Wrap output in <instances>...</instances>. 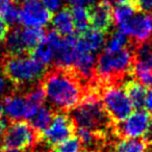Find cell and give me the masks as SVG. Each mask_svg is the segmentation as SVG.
Returning a JSON list of instances; mask_svg holds the SVG:
<instances>
[{
	"label": "cell",
	"instance_id": "cell-1",
	"mask_svg": "<svg viewBox=\"0 0 152 152\" xmlns=\"http://www.w3.org/2000/svg\"><path fill=\"white\" fill-rule=\"evenodd\" d=\"M41 87L52 107L61 112L75 108L87 91L73 70L58 67L45 73Z\"/></svg>",
	"mask_w": 152,
	"mask_h": 152
},
{
	"label": "cell",
	"instance_id": "cell-16",
	"mask_svg": "<svg viewBox=\"0 0 152 152\" xmlns=\"http://www.w3.org/2000/svg\"><path fill=\"white\" fill-rule=\"evenodd\" d=\"M51 23L53 30L56 31L59 36L68 37L74 34L75 26L70 9H63L56 12V14L51 19Z\"/></svg>",
	"mask_w": 152,
	"mask_h": 152
},
{
	"label": "cell",
	"instance_id": "cell-8",
	"mask_svg": "<svg viewBox=\"0 0 152 152\" xmlns=\"http://www.w3.org/2000/svg\"><path fill=\"white\" fill-rule=\"evenodd\" d=\"M52 19V13L47 10L42 0H21L19 23L24 27L43 28Z\"/></svg>",
	"mask_w": 152,
	"mask_h": 152
},
{
	"label": "cell",
	"instance_id": "cell-15",
	"mask_svg": "<svg viewBox=\"0 0 152 152\" xmlns=\"http://www.w3.org/2000/svg\"><path fill=\"white\" fill-rule=\"evenodd\" d=\"M78 43L83 50L95 53L102 49L105 43L104 34L94 28H89L78 36Z\"/></svg>",
	"mask_w": 152,
	"mask_h": 152
},
{
	"label": "cell",
	"instance_id": "cell-13",
	"mask_svg": "<svg viewBox=\"0 0 152 152\" xmlns=\"http://www.w3.org/2000/svg\"><path fill=\"white\" fill-rule=\"evenodd\" d=\"M78 51V36L73 34L71 36L63 37L54 52V61L56 67L72 69Z\"/></svg>",
	"mask_w": 152,
	"mask_h": 152
},
{
	"label": "cell",
	"instance_id": "cell-25",
	"mask_svg": "<svg viewBox=\"0 0 152 152\" xmlns=\"http://www.w3.org/2000/svg\"><path fill=\"white\" fill-rule=\"evenodd\" d=\"M0 17L4 20L9 26L19 23V7H17V3L14 2L13 0L7 3L2 11L0 12Z\"/></svg>",
	"mask_w": 152,
	"mask_h": 152
},
{
	"label": "cell",
	"instance_id": "cell-20",
	"mask_svg": "<svg viewBox=\"0 0 152 152\" xmlns=\"http://www.w3.org/2000/svg\"><path fill=\"white\" fill-rule=\"evenodd\" d=\"M5 50L7 55H19L24 54L26 52L22 42L20 28H14L13 30L9 31L5 39Z\"/></svg>",
	"mask_w": 152,
	"mask_h": 152
},
{
	"label": "cell",
	"instance_id": "cell-6",
	"mask_svg": "<svg viewBox=\"0 0 152 152\" xmlns=\"http://www.w3.org/2000/svg\"><path fill=\"white\" fill-rule=\"evenodd\" d=\"M40 141L39 134L26 121H13L4 131L2 146L23 151Z\"/></svg>",
	"mask_w": 152,
	"mask_h": 152
},
{
	"label": "cell",
	"instance_id": "cell-21",
	"mask_svg": "<svg viewBox=\"0 0 152 152\" xmlns=\"http://www.w3.org/2000/svg\"><path fill=\"white\" fill-rule=\"evenodd\" d=\"M30 55L43 66L47 67L54 61V48L44 39L43 42L30 52Z\"/></svg>",
	"mask_w": 152,
	"mask_h": 152
},
{
	"label": "cell",
	"instance_id": "cell-31",
	"mask_svg": "<svg viewBox=\"0 0 152 152\" xmlns=\"http://www.w3.org/2000/svg\"><path fill=\"white\" fill-rule=\"evenodd\" d=\"M42 1L49 12L54 13V12L61 11L65 0H42Z\"/></svg>",
	"mask_w": 152,
	"mask_h": 152
},
{
	"label": "cell",
	"instance_id": "cell-29",
	"mask_svg": "<svg viewBox=\"0 0 152 152\" xmlns=\"http://www.w3.org/2000/svg\"><path fill=\"white\" fill-rule=\"evenodd\" d=\"M130 3L135 11L141 13L149 14L152 12V0H131Z\"/></svg>",
	"mask_w": 152,
	"mask_h": 152
},
{
	"label": "cell",
	"instance_id": "cell-39",
	"mask_svg": "<svg viewBox=\"0 0 152 152\" xmlns=\"http://www.w3.org/2000/svg\"><path fill=\"white\" fill-rule=\"evenodd\" d=\"M11 0H0V12L2 11V9L5 7V4L7 3H9Z\"/></svg>",
	"mask_w": 152,
	"mask_h": 152
},
{
	"label": "cell",
	"instance_id": "cell-3",
	"mask_svg": "<svg viewBox=\"0 0 152 152\" xmlns=\"http://www.w3.org/2000/svg\"><path fill=\"white\" fill-rule=\"evenodd\" d=\"M2 72L15 87H22L42 79L46 67L31 55H7L2 61Z\"/></svg>",
	"mask_w": 152,
	"mask_h": 152
},
{
	"label": "cell",
	"instance_id": "cell-19",
	"mask_svg": "<svg viewBox=\"0 0 152 152\" xmlns=\"http://www.w3.org/2000/svg\"><path fill=\"white\" fill-rule=\"evenodd\" d=\"M53 116H54V113H53V110L51 108L47 107L45 105H42L37 110L36 114L29 119V124L31 125L32 128L39 134V139H40L41 133L49 126Z\"/></svg>",
	"mask_w": 152,
	"mask_h": 152
},
{
	"label": "cell",
	"instance_id": "cell-18",
	"mask_svg": "<svg viewBox=\"0 0 152 152\" xmlns=\"http://www.w3.org/2000/svg\"><path fill=\"white\" fill-rule=\"evenodd\" d=\"M20 34H21L22 42H23L24 48L26 52H31L40 43L43 42L45 39V34L43 28L36 27H24L20 28Z\"/></svg>",
	"mask_w": 152,
	"mask_h": 152
},
{
	"label": "cell",
	"instance_id": "cell-7",
	"mask_svg": "<svg viewBox=\"0 0 152 152\" xmlns=\"http://www.w3.org/2000/svg\"><path fill=\"white\" fill-rule=\"evenodd\" d=\"M76 125L70 115L65 112L54 114L49 126L40 134V141L48 147H54L75 135Z\"/></svg>",
	"mask_w": 152,
	"mask_h": 152
},
{
	"label": "cell",
	"instance_id": "cell-9",
	"mask_svg": "<svg viewBox=\"0 0 152 152\" xmlns=\"http://www.w3.org/2000/svg\"><path fill=\"white\" fill-rule=\"evenodd\" d=\"M151 114L145 110H135L125 120L117 123L116 132L122 139H140L148 130Z\"/></svg>",
	"mask_w": 152,
	"mask_h": 152
},
{
	"label": "cell",
	"instance_id": "cell-37",
	"mask_svg": "<svg viewBox=\"0 0 152 152\" xmlns=\"http://www.w3.org/2000/svg\"><path fill=\"white\" fill-rule=\"evenodd\" d=\"M0 152H21L20 150L15 149V148H9V147H1L0 148Z\"/></svg>",
	"mask_w": 152,
	"mask_h": 152
},
{
	"label": "cell",
	"instance_id": "cell-36",
	"mask_svg": "<svg viewBox=\"0 0 152 152\" xmlns=\"http://www.w3.org/2000/svg\"><path fill=\"white\" fill-rule=\"evenodd\" d=\"M7 123H5L4 120L0 119V141L3 139V134H4V131L7 129Z\"/></svg>",
	"mask_w": 152,
	"mask_h": 152
},
{
	"label": "cell",
	"instance_id": "cell-38",
	"mask_svg": "<svg viewBox=\"0 0 152 152\" xmlns=\"http://www.w3.org/2000/svg\"><path fill=\"white\" fill-rule=\"evenodd\" d=\"M4 116V106H3V101L0 100V119H2Z\"/></svg>",
	"mask_w": 152,
	"mask_h": 152
},
{
	"label": "cell",
	"instance_id": "cell-24",
	"mask_svg": "<svg viewBox=\"0 0 152 152\" xmlns=\"http://www.w3.org/2000/svg\"><path fill=\"white\" fill-rule=\"evenodd\" d=\"M135 12L137 11L131 3H122V4H118L115 9H113V16H114L115 22L119 26L128 21L134 15Z\"/></svg>",
	"mask_w": 152,
	"mask_h": 152
},
{
	"label": "cell",
	"instance_id": "cell-22",
	"mask_svg": "<svg viewBox=\"0 0 152 152\" xmlns=\"http://www.w3.org/2000/svg\"><path fill=\"white\" fill-rule=\"evenodd\" d=\"M147 143L140 139H122L115 145L114 152H146Z\"/></svg>",
	"mask_w": 152,
	"mask_h": 152
},
{
	"label": "cell",
	"instance_id": "cell-34",
	"mask_svg": "<svg viewBox=\"0 0 152 152\" xmlns=\"http://www.w3.org/2000/svg\"><path fill=\"white\" fill-rule=\"evenodd\" d=\"M7 34H9V25L0 17V43L5 41Z\"/></svg>",
	"mask_w": 152,
	"mask_h": 152
},
{
	"label": "cell",
	"instance_id": "cell-14",
	"mask_svg": "<svg viewBox=\"0 0 152 152\" xmlns=\"http://www.w3.org/2000/svg\"><path fill=\"white\" fill-rule=\"evenodd\" d=\"M114 16L110 0H101L90 9V25L92 28L105 34L113 25Z\"/></svg>",
	"mask_w": 152,
	"mask_h": 152
},
{
	"label": "cell",
	"instance_id": "cell-35",
	"mask_svg": "<svg viewBox=\"0 0 152 152\" xmlns=\"http://www.w3.org/2000/svg\"><path fill=\"white\" fill-rule=\"evenodd\" d=\"M145 141L146 143L148 144H151L152 145V116H151V119H150V123H149V126H148V130L145 134Z\"/></svg>",
	"mask_w": 152,
	"mask_h": 152
},
{
	"label": "cell",
	"instance_id": "cell-11",
	"mask_svg": "<svg viewBox=\"0 0 152 152\" xmlns=\"http://www.w3.org/2000/svg\"><path fill=\"white\" fill-rule=\"evenodd\" d=\"M119 30L137 42L145 43L152 36V19L148 14H134L128 21L119 25Z\"/></svg>",
	"mask_w": 152,
	"mask_h": 152
},
{
	"label": "cell",
	"instance_id": "cell-17",
	"mask_svg": "<svg viewBox=\"0 0 152 152\" xmlns=\"http://www.w3.org/2000/svg\"><path fill=\"white\" fill-rule=\"evenodd\" d=\"M123 88H124L125 92L130 100L132 107L135 110H143L144 100H145L148 88L142 85L137 80H133V79L125 81Z\"/></svg>",
	"mask_w": 152,
	"mask_h": 152
},
{
	"label": "cell",
	"instance_id": "cell-4",
	"mask_svg": "<svg viewBox=\"0 0 152 152\" xmlns=\"http://www.w3.org/2000/svg\"><path fill=\"white\" fill-rule=\"evenodd\" d=\"M133 57V53L127 47L117 51L104 49L96 61L95 78L106 85L121 78L131 71Z\"/></svg>",
	"mask_w": 152,
	"mask_h": 152
},
{
	"label": "cell",
	"instance_id": "cell-26",
	"mask_svg": "<svg viewBox=\"0 0 152 152\" xmlns=\"http://www.w3.org/2000/svg\"><path fill=\"white\" fill-rule=\"evenodd\" d=\"M52 152H83V148L78 137L73 135L63 143L52 147Z\"/></svg>",
	"mask_w": 152,
	"mask_h": 152
},
{
	"label": "cell",
	"instance_id": "cell-41",
	"mask_svg": "<svg viewBox=\"0 0 152 152\" xmlns=\"http://www.w3.org/2000/svg\"><path fill=\"white\" fill-rule=\"evenodd\" d=\"M151 152H152V151H151Z\"/></svg>",
	"mask_w": 152,
	"mask_h": 152
},
{
	"label": "cell",
	"instance_id": "cell-40",
	"mask_svg": "<svg viewBox=\"0 0 152 152\" xmlns=\"http://www.w3.org/2000/svg\"><path fill=\"white\" fill-rule=\"evenodd\" d=\"M117 2H119V4H122V3H130L131 0H116Z\"/></svg>",
	"mask_w": 152,
	"mask_h": 152
},
{
	"label": "cell",
	"instance_id": "cell-28",
	"mask_svg": "<svg viewBox=\"0 0 152 152\" xmlns=\"http://www.w3.org/2000/svg\"><path fill=\"white\" fill-rule=\"evenodd\" d=\"M26 99H27L28 103L34 108H40L43 105L45 101V93L43 91L42 87L41 86H37V87L30 89L27 92V94L25 95Z\"/></svg>",
	"mask_w": 152,
	"mask_h": 152
},
{
	"label": "cell",
	"instance_id": "cell-2",
	"mask_svg": "<svg viewBox=\"0 0 152 152\" xmlns=\"http://www.w3.org/2000/svg\"><path fill=\"white\" fill-rule=\"evenodd\" d=\"M72 112V119L76 127H83L95 132L106 135L112 120L106 114L101 103L99 89L94 87L87 88L81 101Z\"/></svg>",
	"mask_w": 152,
	"mask_h": 152
},
{
	"label": "cell",
	"instance_id": "cell-10",
	"mask_svg": "<svg viewBox=\"0 0 152 152\" xmlns=\"http://www.w3.org/2000/svg\"><path fill=\"white\" fill-rule=\"evenodd\" d=\"M131 71L139 83L147 88L152 87V44L142 43L135 51Z\"/></svg>",
	"mask_w": 152,
	"mask_h": 152
},
{
	"label": "cell",
	"instance_id": "cell-30",
	"mask_svg": "<svg viewBox=\"0 0 152 152\" xmlns=\"http://www.w3.org/2000/svg\"><path fill=\"white\" fill-rule=\"evenodd\" d=\"M97 0H66L69 7H87V9H92L95 5Z\"/></svg>",
	"mask_w": 152,
	"mask_h": 152
},
{
	"label": "cell",
	"instance_id": "cell-12",
	"mask_svg": "<svg viewBox=\"0 0 152 152\" xmlns=\"http://www.w3.org/2000/svg\"><path fill=\"white\" fill-rule=\"evenodd\" d=\"M4 106V115L12 121H20L23 119L29 120L38 110L29 105L25 95L10 94L2 100Z\"/></svg>",
	"mask_w": 152,
	"mask_h": 152
},
{
	"label": "cell",
	"instance_id": "cell-32",
	"mask_svg": "<svg viewBox=\"0 0 152 152\" xmlns=\"http://www.w3.org/2000/svg\"><path fill=\"white\" fill-rule=\"evenodd\" d=\"M10 83H12L7 79V76L3 74V72L0 71V96H3L5 93H7L10 91Z\"/></svg>",
	"mask_w": 152,
	"mask_h": 152
},
{
	"label": "cell",
	"instance_id": "cell-23",
	"mask_svg": "<svg viewBox=\"0 0 152 152\" xmlns=\"http://www.w3.org/2000/svg\"><path fill=\"white\" fill-rule=\"evenodd\" d=\"M71 15L73 18L75 30L83 32L90 28V9L87 7H70Z\"/></svg>",
	"mask_w": 152,
	"mask_h": 152
},
{
	"label": "cell",
	"instance_id": "cell-27",
	"mask_svg": "<svg viewBox=\"0 0 152 152\" xmlns=\"http://www.w3.org/2000/svg\"><path fill=\"white\" fill-rule=\"evenodd\" d=\"M126 45H127V36L125 34H123L121 30H116L110 37V40L106 43L105 50L117 51V50H120V49L125 48Z\"/></svg>",
	"mask_w": 152,
	"mask_h": 152
},
{
	"label": "cell",
	"instance_id": "cell-5",
	"mask_svg": "<svg viewBox=\"0 0 152 152\" xmlns=\"http://www.w3.org/2000/svg\"><path fill=\"white\" fill-rule=\"evenodd\" d=\"M101 103L112 122L119 123L132 113V105L124 88L107 83L99 91Z\"/></svg>",
	"mask_w": 152,
	"mask_h": 152
},
{
	"label": "cell",
	"instance_id": "cell-33",
	"mask_svg": "<svg viewBox=\"0 0 152 152\" xmlns=\"http://www.w3.org/2000/svg\"><path fill=\"white\" fill-rule=\"evenodd\" d=\"M144 108L145 110H147L148 113L152 114V89L148 88L147 93H146V97L144 100Z\"/></svg>",
	"mask_w": 152,
	"mask_h": 152
}]
</instances>
